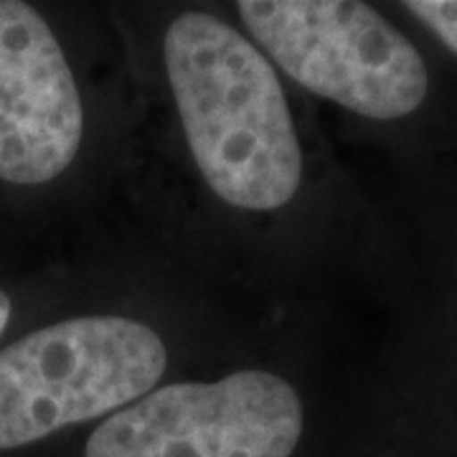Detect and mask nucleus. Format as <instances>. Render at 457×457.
Segmentation results:
<instances>
[{"label":"nucleus","mask_w":457,"mask_h":457,"mask_svg":"<svg viewBox=\"0 0 457 457\" xmlns=\"http://www.w3.org/2000/svg\"><path fill=\"white\" fill-rule=\"evenodd\" d=\"M163 56L186 140L213 194L246 212L285 206L300 188L303 155L270 62L201 11L168 26Z\"/></svg>","instance_id":"f257e3e1"},{"label":"nucleus","mask_w":457,"mask_h":457,"mask_svg":"<svg viewBox=\"0 0 457 457\" xmlns=\"http://www.w3.org/2000/svg\"><path fill=\"white\" fill-rule=\"evenodd\" d=\"M168 366L161 336L122 315L41 328L0 351V450L130 407Z\"/></svg>","instance_id":"f03ea898"},{"label":"nucleus","mask_w":457,"mask_h":457,"mask_svg":"<svg viewBox=\"0 0 457 457\" xmlns=\"http://www.w3.org/2000/svg\"><path fill=\"white\" fill-rule=\"evenodd\" d=\"M237 11L282 71L351 112L399 120L425 102V59L366 3L242 0Z\"/></svg>","instance_id":"7ed1b4c3"},{"label":"nucleus","mask_w":457,"mask_h":457,"mask_svg":"<svg viewBox=\"0 0 457 457\" xmlns=\"http://www.w3.org/2000/svg\"><path fill=\"white\" fill-rule=\"evenodd\" d=\"M300 396L282 376L239 371L145 394L92 432L84 457H290Z\"/></svg>","instance_id":"20e7f679"},{"label":"nucleus","mask_w":457,"mask_h":457,"mask_svg":"<svg viewBox=\"0 0 457 457\" xmlns=\"http://www.w3.org/2000/svg\"><path fill=\"white\" fill-rule=\"evenodd\" d=\"M82 135V97L51 26L29 3L0 0V180L59 179Z\"/></svg>","instance_id":"39448f33"},{"label":"nucleus","mask_w":457,"mask_h":457,"mask_svg":"<svg viewBox=\"0 0 457 457\" xmlns=\"http://www.w3.org/2000/svg\"><path fill=\"white\" fill-rule=\"evenodd\" d=\"M404 8L457 54V0H411L404 3Z\"/></svg>","instance_id":"423d86ee"},{"label":"nucleus","mask_w":457,"mask_h":457,"mask_svg":"<svg viewBox=\"0 0 457 457\" xmlns=\"http://www.w3.org/2000/svg\"><path fill=\"white\" fill-rule=\"evenodd\" d=\"M11 315H13V303L5 290H0V336L5 333V328L11 323Z\"/></svg>","instance_id":"0eeeda50"}]
</instances>
